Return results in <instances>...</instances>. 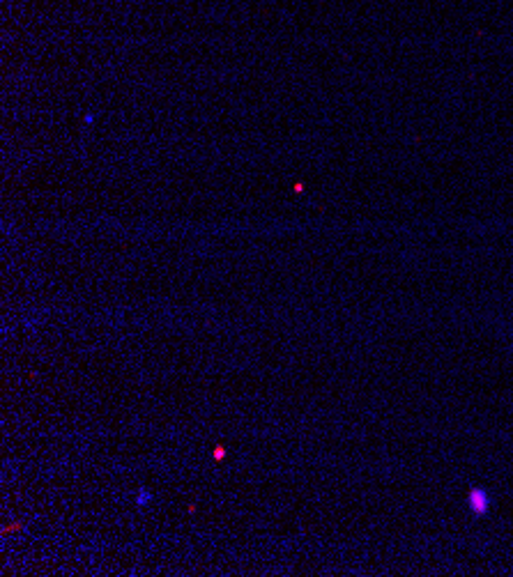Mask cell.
Instances as JSON below:
<instances>
[{
	"instance_id": "cell-1",
	"label": "cell",
	"mask_w": 513,
	"mask_h": 577,
	"mask_svg": "<svg viewBox=\"0 0 513 577\" xmlns=\"http://www.w3.org/2000/svg\"><path fill=\"white\" fill-rule=\"evenodd\" d=\"M486 499H488V497L483 495V492L474 490V492H472V495H470V506L474 508L476 513H483V511H486V508H488V501H486Z\"/></svg>"
}]
</instances>
